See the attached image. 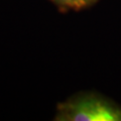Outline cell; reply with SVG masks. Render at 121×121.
I'll return each mask as SVG.
<instances>
[{
    "mask_svg": "<svg viewBox=\"0 0 121 121\" xmlns=\"http://www.w3.org/2000/svg\"><path fill=\"white\" fill-rule=\"evenodd\" d=\"M56 120L121 121V107L102 97L88 95L63 104Z\"/></svg>",
    "mask_w": 121,
    "mask_h": 121,
    "instance_id": "6da1fadb",
    "label": "cell"
},
{
    "mask_svg": "<svg viewBox=\"0 0 121 121\" xmlns=\"http://www.w3.org/2000/svg\"><path fill=\"white\" fill-rule=\"evenodd\" d=\"M58 5L73 9H80L92 3L94 0H52Z\"/></svg>",
    "mask_w": 121,
    "mask_h": 121,
    "instance_id": "7a4b0ae2",
    "label": "cell"
}]
</instances>
